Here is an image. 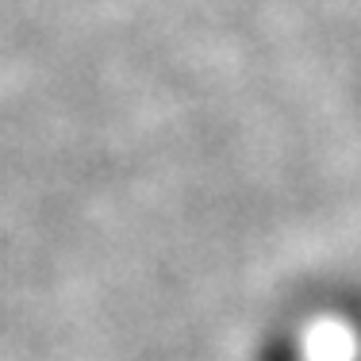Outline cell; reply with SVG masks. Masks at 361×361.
Returning a JSON list of instances; mask_svg holds the SVG:
<instances>
[{"label":"cell","mask_w":361,"mask_h":361,"mask_svg":"<svg viewBox=\"0 0 361 361\" xmlns=\"http://www.w3.org/2000/svg\"><path fill=\"white\" fill-rule=\"evenodd\" d=\"M323 361H342V357H323Z\"/></svg>","instance_id":"obj_1"}]
</instances>
